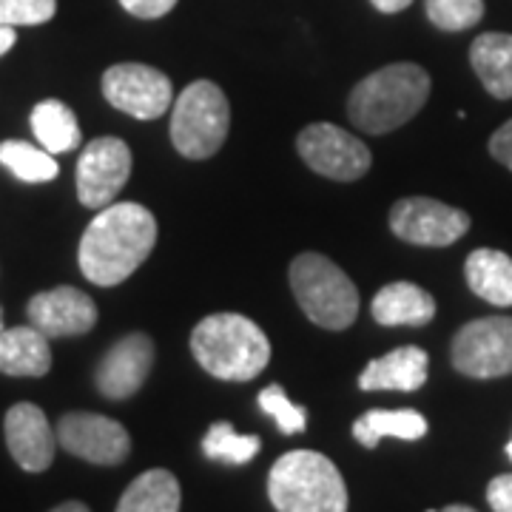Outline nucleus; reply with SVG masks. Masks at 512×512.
I'll return each mask as SVG.
<instances>
[{
	"label": "nucleus",
	"instance_id": "obj_1",
	"mask_svg": "<svg viewBox=\"0 0 512 512\" xmlns=\"http://www.w3.org/2000/svg\"><path fill=\"white\" fill-rule=\"evenodd\" d=\"M157 245V220L146 205L111 202L100 211L80 239V271L83 276L111 288L126 282Z\"/></svg>",
	"mask_w": 512,
	"mask_h": 512
},
{
	"label": "nucleus",
	"instance_id": "obj_2",
	"mask_svg": "<svg viewBox=\"0 0 512 512\" xmlns=\"http://www.w3.org/2000/svg\"><path fill=\"white\" fill-rule=\"evenodd\" d=\"M191 353L214 379L251 382L271 362V342L248 316L214 313L191 333Z\"/></svg>",
	"mask_w": 512,
	"mask_h": 512
},
{
	"label": "nucleus",
	"instance_id": "obj_3",
	"mask_svg": "<svg viewBox=\"0 0 512 512\" xmlns=\"http://www.w3.org/2000/svg\"><path fill=\"white\" fill-rule=\"evenodd\" d=\"M430 97V74L416 63H393L367 74L350 92L348 117L367 134H387L413 120Z\"/></svg>",
	"mask_w": 512,
	"mask_h": 512
},
{
	"label": "nucleus",
	"instance_id": "obj_4",
	"mask_svg": "<svg viewBox=\"0 0 512 512\" xmlns=\"http://www.w3.org/2000/svg\"><path fill=\"white\" fill-rule=\"evenodd\" d=\"M276 512H348V487L339 467L322 453L293 450L268 473Z\"/></svg>",
	"mask_w": 512,
	"mask_h": 512
},
{
	"label": "nucleus",
	"instance_id": "obj_5",
	"mask_svg": "<svg viewBox=\"0 0 512 512\" xmlns=\"http://www.w3.org/2000/svg\"><path fill=\"white\" fill-rule=\"evenodd\" d=\"M291 288L313 325L345 330L359 316V291L350 276L322 254H299L291 262Z\"/></svg>",
	"mask_w": 512,
	"mask_h": 512
},
{
	"label": "nucleus",
	"instance_id": "obj_6",
	"mask_svg": "<svg viewBox=\"0 0 512 512\" xmlns=\"http://www.w3.org/2000/svg\"><path fill=\"white\" fill-rule=\"evenodd\" d=\"M231 106L217 83L197 80L180 97H174L171 143L188 160L214 157L228 137Z\"/></svg>",
	"mask_w": 512,
	"mask_h": 512
},
{
	"label": "nucleus",
	"instance_id": "obj_7",
	"mask_svg": "<svg viewBox=\"0 0 512 512\" xmlns=\"http://www.w3.org/2000/svg\"><path fill=\"white\" fill-rule=\"evenodd\" d=\"M450 359L461 376L501 379L512 373V316H484L458 330Z\"/></svg>",
	"mask_w": 512,
	"mask_h": 512
},
{
	"label": "nucleus",
	"instance_id": "obj_8",
	"mask_svg": "<svg viewBox=\"0 0 512 512\" xmlns=\"http://www.w3.org/2000/svg\"><path fill=\"white\" fill-rule=\"evenodd\" d=\"M296 148L308 168L339 183L362 180L373 163L370 148L359 137L333 123H313L302 128V134L296 137Z\"/></svg>",
	"mask_w": 512,
	"mask_h": 512
},
{
	"label": "nucleus",
	"instance_id": "obj_9",
	"mask_svg": "<svg viewBox=\"0 0 512 512\" xmlns=\"http://www.w3.org/2000/svg\"><path fill=\"white\" fill-rule=\"evenodd\" d=\"M103 94L111 106L134 120H157L174 106V86L154 66L117 63L103 74Z\"/></svg>",
	"mask_w": 512,
	"mask_h": 512
},
{
	"label": "nucleus",
	"instance_id": "obj_10",
	"mask_svg": "<svg viewBox=\"0 0 512 512\" xmlns=\"http://www.w3.org/2000/svg\"><path fill=\"white\" fill-rule=\"evenodd\" d=\"M390 231L410 245L447 248L470 231V217L430 197H407L390 208Z\"/></svg>",
	"mask_w": 512,
	"mask_h": 512
},
{
	"label": "nucleus",
	"instance_id": "obj_11",
	"mask_svg": "<svg viewBox=\"0 0 512 512\" xmlns=\"http://www.w3.org/2000/svg\"><path fill=\"white\" fill-rule=\"evenodd\" d=\"M131 177V151L120 137H97L77 160V197L86 208H106Z\"/></svg>",
	"mask_w": 512,
	"mask_h": 512
},
{
	"label": "nucleus",
	"instance_id": "obj_12",
	"mask_svg": "<svg viewBox=\"0 0 512 512\" xmlns=\"http://www.w3.org/2000/svg\"><path fill=\"white\" fill-rule=\"evenodd\" d=\"M57 444L89 464L114 467L131 453L128 430L120 421L100 413H66L57 421Z\"/></svg>",
	"mask_w": 512,
	"mask_h": 512
},
{
	"label": "nucleus",
	"instance_id": "obj_13",
	"mask_svg": "<svg viewBox=\"0 0 512 512\" xmlns=\"http://www.w3.org/2000/svg\"><path fill=\"white\" fill-rule=\"evenodd\" d=\"M151 365H154V342L146 333H128L106 350V356L94 370V384L106 399L123 402L146 384Z\"/></svg>",
	"mask_w": 512,
	"mask_h": 512
},
{
	"label": "nucleus",
	"instance_id": "obj_14",
	"mask_svg": "<svg viewBox=\"0 0 512 512\" xmlns=\"http://www.w3.org/2000/svg\"><path fill=\"white\" fill-rule=\"evenodd\" d=\"M26 316L43 336L66 339L83 336L97 325V305L89 293L77 291L72 285H60L32 296L26 305Z\"/></svg>",
	"mask_w": 512,
	"mask_h": 512
},
{
	"label": "nucleus",
	"instance_id": "obj_15",
	"mask_svg": "<svg viewBox=\"0 0 512 512\" xmlns=\"http://www.w3.org/2000/svg\"><path fill=\"white\" fill-rule=\"evenodd\" d=\"M3 433L9 453L26 473H43L52 467L57 453V433L37 404L20 402L9 407Z\"/></svg>",
	"mask_w": 512,
	"mask_h": 512
},
{
	"label": "nucleus",
	"instance_id": "obj_16",
	"mask_svg": "<svg viewBox=\"0 0 512 512\" xmlns=\"http://www.w3.org/2000/svg\"><path fill=\"white\" fill-rule=\"evenodd\" d=\"M430 356L416 345L390 350L382 359H373L359 376L362 390H402L413 393L427 382Z\"/></svg>",
	"mask_w": 512,
	"mask_h": 512
},
{
	"label": "nucleus",
	"instance_id": "obj_17",
	"mask_svg": "<svg viewBox=\"0 0 512 512\" xmlns=\"http://www.w3.org/2000/svg\"><path fill=\"white\" fill-rule=\"evenodd\" d=\"M370 313L379 325L387 328H421L436 316V299L413 282H393L373 296Z\"/></svg>",
	"mask_w": 512,
	"mask_h": 512
},
{
	"label": "nucleus",
	"instance_id": "obj_18",
	"mask_svg": "<svg viewBox=\"0 0 512 512\" xmlns=\"http://www.w3.org/2000/svg\"><path fill=\"white\" fill-rule=\"evenodd\" d=\"M52 367L49 336L35 325L0 330V373L6 376H46Z\"/></svg>",
	"mask_w": 512,
	"mask_h": 512
},
{
	"label": "nucleus",
	"instance_id": "obj_19",
	"mask_svg": "<svg viewBox=\"0 0 512 512\" xmlns=\"http://www.w3.org/2000/svg\"><path fill=\"white\" fill-rule=\"evenodd\" d=\"M470 66L481 86L498 100L512 97V35L484 32L470 46Z\"/></svg>",
	"mask_w": 512,
	"mask_h": 512
},
{
	"label": "nucleus",
	"instance_id": "obj_20",
	"mask_svg": "<svg viewBox=\"0 0 512 512\" xmlns=\"http://www.w3.org/2000/svg\"><path fill=\"white\" fill-rule=\"evenodd\" d=\"M464 276L470 291L484 302L510 308L512 305V259L504 251L478 248L464 262Z\"/></svg>",
	"mask_w": 512,
	"mask_h": 512
},
{
	"label": "nucleus",
	"instance_id": "obj_21",
	"mask_svg": "<svg viewBox=\"0 0 512 512\" xmlns=\"http://www.w3.org/2000/svg\"><path fill=\"white\" fill-rule=\"evenodd\" d=\"M427 436V419L419 410H367L353 421V439L373 450L382 439L419 441Z\"/></svg>",
	"mask_w": 512,
	"mask_h": 512
},
{
	"label": "nucleus",
	"instance_id": "obj_22",
	"mask_svg": "<svg viewBox=\"0 0 512 512\" xmlns=\"http://www.w3.org/2000/svg\"><path fill=\"white\" fill-rule=\"evenodd\" d=\"M183 490L174 473L148 470L137 476L117 504V512H180Z\"/></svg>",
	"mask_w": 512,
	"mask_h": 512
},
{
	"label": "nucleus",
	"instance_id": "obj_23",
	"mask_svg": "<svg viewBox=\"0 0 512 512\" xmlns=\"http://www.w3.org/2000/svg\"><path fill=\"white\" fill-rule=\"evenodd\" d=\"M32 131L37 143L46 148L49 154H66L80 146L83 134L77 126L74 111L60 103V100H43L32 111Z\"/></svg>",
	"mask_w": 512,
	"mask_h": 512
},
{
	"label": "nucleus",
	"instance_id": "obj_24",
	"mask_svg": "<svg viewBox=\"0 0 512 512\" xmlns=\"http://www.w3.org/2000/svg\"><path fill=\"white\" fill-rule=\"evenodd\" d=\"M0 165H6L23 183H49L60 171V165L46 148H35L23 140L0 143Z\"/></svg>",
	"mask_w": 512,
	"mask_h": 512
},
{
	"label": "nucleus",
	"instance_id": "obj_25",
	"mask_svg": "<svg viewBox=\"0 0 512 512\" xmlns=\"http://www.w3.org/2000/svg\"><path fill=\"white\" fill-rule=\"evenodd\" d=\"M259 450H262L259 436H242L234 430L231 421L211 424L202 439V453L211 461H222V464H248Z\"/></svg>",
	"mask_w": 512,
	"mask_h": 512
},
{
	"label": "nucleus",
	"instance_id": "obj_26",
	"mask_svg": "<svg viewBox=\"0 0 512 512\" xmlns=\"http://www.w3.org/2000/svg\"><path fill=\"white\" fill-rule=\"evenodd\" d=\"M424 12L441 32H464L484 18V0H427Z\"/></svg>",
	"mask_w": 512,
	"mask_h": 512
},
{
	"label": "nucleus",
	"instance_id": "obj_27",
	"mask_svg": "<svg viewBox=\"0 0 512 512\" xmlns=\"http://www.w3.org/2000/svg\"><path fill=\"white\" fill-rule=\"evenodd\" d=\"M259 407L265 416H271L276 421V427L285 433V436H293V433H302L308 427V413L305 407L293 404L288 399V393L279 387V384H271L259 393Z\"/></svg>",
	"mask_w": 512,
	"mask_h": 512
},
{
	"label": "nucleus",
	"instance_id": "obj_28",
	"mask_svg": "<svg viewBox=\"0 0 512 512\" xmlns=\"http://www.w3.org/2000/svg\"><path fill=\"white\" fill-rule=\"evenodd\" d=\"M55 12L57 0H0V26H40Z\"/></svg>",
	"mask_w": 512,
	"mask_h": 512
},
{
	"label": "nucleus",
	"instance_id": "obj_29",
	"mask_svg": "<svg viewBox=\"0 0 512 512\" xmlns=\"http://www.w3.org/2000/svg\"><path fill=\"white\" fill-rule=\"evenodd\" d=\"M120 6L126 9L128 15H134V18L157 20L168 15L177 6V0H120Z\"/></svg>",
	"mask_w": 512,
	"mask_h": 512
},
{
	"label": "nucleus",
	"instance_id": "obj_30",
	"mask_svg": "<svg viewBox=\"0 0 512 512\" xmlns=\"http://www.w3.org/2000/svg\"><path fill=\"white\" fill-rule=\"evenodd\" d=\"M487 504L493 512H512V473L495 476L487 484Z\"/></svg>",
	"mask_w": 512,
	"mask_h": 512
},
{
	"label": "nucleus",
	"instance_id": "obj_31",
	"mask_svg": "<svg viewBox=\"0 0 512 512\" xmlns=\"http://www.w3.org/2000/svg\"><path fill=\"white\" fill-rule=\"evenodd\" d=\"M490 154H493L498 163L507 165L512 171V120H507V123L490 137Z\"/></svg>",
	"mask_w": 512,
	"mask_h": 512
},
{
	"label": "nucleus",
	"instance_id": "obj_32",
	"mask_svg": "<svg viewBox=\"0 0 512 512\" xmlns=\"http://www.w3.org/2000/svg\"><path fill=\"white\" fill-rule=\"evenodd\" d=\"M379 12H384V15H396V12H402V9H407L413 0H370Z\"/></svg>",
	"mask_w": 512,
	"mask_h": 512
},
{
	"label": "nucleus",
	"instance_id": "obj_33",
	"mask_svg": "<svg viewBox=\"0 0 512 512\" xmlns=\"http://www.w3.org/2000/svg\"><path fill=\"white\" fill-rule=\"evenodd\" d=\"M15 40H18V35H15V29H12V26H0V57L6 55V52L15 46Z\"/></svg>",
	"mask_w": 512,
	"mask_h": 512
},
{
	"label": "nucleus",
	"instance_id": "obj_34",
	"mask_svg": "<svg viewBox=\"0 0 512 512\" xmlns=\"http://www.w3.org/2000/svg\"><path fill=\"white\" fill-rule=\"evenodd\" d=\"M52 512H92L86 504H80V501H66V504H60V507H55Z\"/></svg>",
	"mask_w": 512,
	"mask_h": 512
},
{
	"label": "nucleus",
	"instance_id": "obj_35",
	"mask_svg": "<svg viewBox=\"0 0 512 512\" xmlns=\"http://www.w3.org/2000/svg\"><path fill=\"white\" fill-rule=\"evenodd\" d=\"M441 512H476L473 507H467V504H450V507H444Z\"/></svg>",
	"mask_w": 512,
	"mask_h": 512
},
{
	"label": "nucleus",
	"instance_id": "obj_36",
	"mask_svg": "<svg viewBox=\"0 0 512 512\" xmlns=\"http://www.w3.org/2000/svg\"><path fill=\"white\" fill-rule=\"evenodd\" d=\"M507 456L512 458V439H510V444H507Z\"/></svg>",
	"mask_w": 512,
	"mask_h": 512
},
{
	"label": "nucleus",
	"instance_id": "obj_37",
	"mask_svg": "<svg viewBox=\"0 0 512 512\" xmlns=\"http://www.w3.org/2000/svg\"><path fill=\"white\" fill-rule=\"evenodd\" d=\"M0 330H3V316H0Z\"/></svg>",
	"mask_w": 512,
	"mask_h": 512
},
{
	"label": "nucleus",
	"instance_id": "obj_38",
	"mask_svg": "<svg viewBox=\"0 0 512 512\" xmlns=\"http://www.w3.org/2000/svg\"><path fill=\"white\" fill-rule=\"evenodd\" d=\"M427 512H436V510H427Z\"/></svg>",
	"mask_w": 512,
	"mask_h": 512
}]
</instances>
